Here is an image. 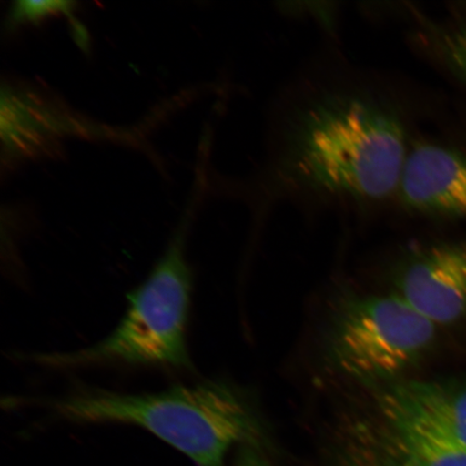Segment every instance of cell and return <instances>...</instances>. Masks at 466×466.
<instances>
[{
    "instance_id": "obj_4",
    "label": "cell",
    "mask_w": 466,
    "mask_h": 466,
    "mask_svg": "<svg viewBox=\"0 0 466 466\" xmlns=\"http://www.w3.org/2000/svg\"><path fill=\"white\" fill-rule=\"evenodd\" d=\"M433 322L398 294L369 296L350 302L330 337L338 369L362 380L400 374L432 347Z\"/></svg>"
},
{
    "instance_id": "obj_3",
    "label": "cell",
    "mask_w": 466,
    "mask_h": 466,
    "mask_svg": "<svg viewBox=\"0 0 466 466\" xmlns=\"http://www.w3.org/2000/svg\"><path fill=\"white\" fill-rule=\"evenodd\" d=\"M191 291V269L182 242L177 241L127 295L125 316L112 333L77 351L34 354L33 360L54 369L127 365L190 370Z\"/></svg>"
},
{
    "instance_id": "obj_1",
    "label": "cell",
    "mask_w": 466,
    "mask_h": 466,
    "mask_svg": "<svg viewBox=\"0 0 466 466\" xmlns=\"http://www.w3.org/2000/svg\"><path fill=\"white\" fill-rule=\"evenodd\" d=\"M399 114L370 96L333 93L296 115L282 171L314 194L381 201L398 194L408 150Z\"/></svg>"
},
{
    "instance_id": "obj_11",
    "label": "cell",
    "mask_w": 466,
    "mask_h": 466,
    "mask_svg": "<svg viewBox=\"0 0 466 466\" xmlns=\"http://www.w3.org/2000/svg\"><path fill=\"white\" fill-rule=\"evenodd\" d=\"M240 466H267L264 460L256 456L253 452L244 454Z\"/></svg>"
},
{
    "instance_id": "obj_8",
    "label": "cell",
    "mask_w": 466,
    "mask_h": 466,
    "mask_svg": "<svg viewBox=\"0 0 466 466\" xmlns=\"http://www.w3.org/2000/svg\"><path fill=\"white\" fill-rule=\"evenodd\" d=\"M383 418L384 444L392 466H466V448L420 424Z\"/></svg>"
},
{
    "instance_id": "obj_9",
    "label": "cell",
    "mask_w": 466,
    "mask_h": 466,
    "mask_svg": "<svg viewBox=\"0 0 466 466\" xmlns=\"http://www.w3.org/2000/svg\"><path fill=\"white\" fill-rule=\"evenodd\" d=\"M432 37L437 56L466 86V5L436 26Z\"/></svg>"
},
{
    "instance_id": "obj_5",
    "label": "cell",
    "mask_w": 466,
    "mask_h": 466,
    "mask_svg": "<svg viewBox=\"0 0 466 466\" xmlns=\"http://www.w3.org/2000/svg\"><path fill=\"white\" fill-rule=\"evenodd\" d=\"M394 293L436 326L466 322V242L418 252L400 271Z\"/></svg>"
},
{
    "instance_id": "obj_7",
    "label": "cell",
    "mask_w": 466,
    "mask_h": 466,
    "mask_svg": "<svg viewBox=\"0 0 466 466\" xmlns=\"http://www.w3.org/2000/svg\"><path fill=\"white\" fill-rule=\"evenodd\" d=\"M383 417L405 419L466 448V379L398 384L382 396Z\"/></svg>"
},
{
    "instance_id": "obj_6",
    "label": "cell",
    "mask_w": 466,
    "mask_h": 466,
    "mask_svg": "<svg viewBox=\"0 0 466 466\" xmlns=\"http://www.w3.org/2000/svg\"><path fill=\"white\" fill-rule=\"evenodd\" d=\"M398 194L412 211L466 220V151L416 143L408 150Z\"/></svg>"
},
{
    "instance_id": "obj_2",
    "label": "cell",
    "mask_w": 466,
    "mask_h": 466,
    "mask_svg": "<svg viewBox=\"0 0 466 466\" xmlns=\"http://www.w3.org/2000/svg\"><path fill=\"white\" fill-rule=\"evenodd\" d=\"M31 405L73 422L137 425L199 466H223L232 448L254 432L247 400L221 380L178 384L154 393L80 388Z\"/></svg>"
},
{
    "instance_id": "obj_10",
    "label": "cell",
    "mask_w": 466,
    "mask_h": 466,
    "mask_svg": "<svg viewBox=\"0 0 466 466\" xmlns=\"http://www.w3.org/2000/svg\"><path fill=\"white\" fill-rule=\"evenodd\" d=\"M71 5L64 2H20L15 4L13 19L20 21H38L43 17L67 10Z\"/></svg>"
}]
</instances>
